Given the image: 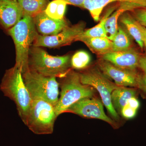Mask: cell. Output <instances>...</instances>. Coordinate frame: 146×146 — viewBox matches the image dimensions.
Returning a JSON list of instances; mask_svg holds the SVG:
<instances>
[{"label":"cell","instance_id":"cell-1","mask_svg":"<svg viewBox=\"0 0 146 146\" xmlns=\"http://www.w3.org/2000/svg\"><path fill=\"white\" fill-rule=\"evenodd\" d=\"M0 89L5 96L14 102L19 117L26 125L32 100L22 72L15 65L5 71L0 84Z\"/></svg>","mask_w":146,"mask_h":146},{"label":"cell","instance_id":"cell-2","mask_svg":"<svg viewBox=\"0 0 146 146\" xmlns=\"http://www.w3.org/2000/svg\"><path fill=\"white\" fill-rule=\"evenodd\" d=\"M13 39L16 49V66L22 74L29 70L28 59L31 47L38 35L33 18L24 16L17 24L7 31Z\"/></svg>","mask_w":146,"mask_h":146},{"label":"cell","instance_id":"cell-3","mask_svg":"<svg viewBox=\"0 0 146 146\" xmlns=\"http://www.w3.org/2000/svg\"><path fill=\"white\" fill-rule=\"evenodd\" d=\"M69 55L54 56L41 47H31L28 59L29 70L47 77H63L70 70Z\"/></svg>","mask_w":146,"mask_h":146},{"label":"cell","instance_id":"cell-4","mask_svg":"<svg viewBox=\"0 0 146 146\" xmlns=\"http://www.w3.org/2000/svg\"><path fill=\"white\" fill-rule=\"evenodd\" d=\"M60 78L62 79L59 83L60 96L54 106L57 117L76 102L92 98L95 90L92 86L82 83L79 74L74 71L70 70Z\"/></svg>","mask_w":146,"mask_h":146},{"label":"cell","instance_id":"cell-5","mask_svg":"<svg viewBox=\"0 0 146 146\" xmlns=\"http://www.w3.org/2000/svg\"><path fill=\"white\" fill-rule=\"evenodd\" d=\"M57 118L53 106L44 100L34 99L25 125L36 135L52 134Z\"/></svg>","mask_w":146,"mask_h":146},{"label":"cell","instance_id":"cell-6","mask_svg":"<svg viewBox=\"0 0 146 146\" xmlns=\"http://www.w3.org/2000/svg\"><path fill=\"white\" fill-rule=\"evenodd\" d=\"M22 75L32 100L40 99L55 106L59 95V84L56 78L45 76L30 70Z\"/></svg>","mask_w":146,"mask_h":146},{"label":"cell","instance_id":"cell-7","mask_svg":"<svg viewBox=\"0 0 146 146\" xmlns=\"http://www.w3.org/2000/svg\"><path fill=\"white\" fill-rule=\"evenodd\" d=\"M82 83L92 86L100 94L103 104L106 108L114 120L119 119L118 113L112 105L111 95L119 86L110 81L99 70L92 69L79 74Z\"/></svg>","mask_w":146,"mask_h":146},{"label":"cell","instance_id":"cell-8","mask_svg":"<svg viewBox=\"0 0 146 146\" xmlns=\"http://www.w3.org/2000/svg\"><path fill=\"white\" fill-rule=\"evenodd\" d=\"M84 23H78L71 27H67L57 34L44 36L38 34L35 40L34 46L53 48L70 44L85 30Z\"/></svg>","mask_w":146,"mask_h":146},{"label":"cell","instance_id":"cell-9","mask_svg":"<svg viewBox=\"0 0 146 146\" xmlns=\"http://www.w3.org/2000/svg\"><path fill=\"white\" fill-rule=\"evenodd\" d=\"M66 112L76 114L80 117L102 120L113 127L116 123L106 114L102 102L97 98H87L80 100L69 107Z\"/></svg>","mask_w":146,"mask_h":146},{"label":"cell","instance_id":"cell-10","mask_svg":"<svg viewBox=\"0 0 146 146\" xmlns=\"http://www.w3.org/2000/svg\"><path fill=\"white\" fill-rule=\"evenodd\" d=\"M98 65L102 72L113 80L118 86H138L139 77L137 76L134 71L121 69L103 60L100 61Z\"/></svg>","mask_w":146,"mask_h":146},{"label":"cell","instance_id":"cell-11","mask_svg":"<svg viewBox=\"0 0 146 146\" xmlns=\"http://www.w3.org/2000/svg\"><path fill=\"white\" fill-rule=\"evenodd\" d=\"M140 54L133 49L119 52H112L103 55L102 59L123 70L134 71L139 66Z\"/></svg>","mask_w":146,"mask_h":146},{"label":"cell","instance_id":"cell-12","mask_svg":"<svg viewBox=\"0 0 146 146\" xmlns=\"http://www.w3.org/2000/svg\"><path fill=\"white\" fill-rule=\"evenodd\" d=\"M23 17L17 0H0V25L8 31Z\"/></svg>","mask_w":146,"mask_h":146},{"label":"cell","instance_id":"cell-13","mask_svg":"<svg viewBox=\"0 0 146 146\" xmlns=\"http://www.w3.org/2000/svg\"><path fill=\"white\" fill-rule=\"evenodd\" d=\"M33 18L37 31L44 36L57 34L68 26V23L64 18L61 20L53 19L47 15L44 11Z\"/></svg>","mask_w":146,"mask_h":146},{"label":"cell","instance_id":"cell-14","mask_svg":"<svg viewBox=\"0 0 146 146\" xmlns=\"http://www.w3.org/2000/svg\"><path fill=\"white\" fill-rule=\"evenodd\" d=\"M144 8L141 5L133 3H121L120 6L107 18L105 25L106 37L111 41L113 40L118 30V21L120 16L124 12L132 11L134 9Z\"/></svg>","mask_w":146,"mask_h":146},{"label":"cell","instance_id":"cell-15","mask_svg":"<svg viewBox=\"0 0 146 146\" xmlns=\"http://www.w3.org/2000/svg\"><path fill=\"white\" fill-rule=\"evenodd\" d=\"M127 12L121 15V22L126 28L129 34L135 39L141 48H143L146 29L141 25Z\"/></svg>","mask_w":146,"mask_h":146},{"label":"cell","instance_id":"cell-16","mask_svg":"<svg viewBox=\"0 0 146 146\" xmlns=\"http://www.w3.org/2000/svg\"><path fill=\"white\" fill-rule=\"evenodd\" d=\"M83 42L93 52L104 55L112 52V41L106 37H84L79 36L75 41Z\"/></svg>","mask_w":146,"mask_h":146},{"label":"cell","instance_id":"cell-17","mask_svg":"<svg viewBox=\"0 0 146 146\" xmlns=\"http://www.w3.org/2000/svg\"><path fill=\"white\" fill-rule=\"evenodd\" d=\"M136 90L133 88L119 86L112 92L111 100L113 107L117 113L121 110L129 100L136 97Z\"/></svg>","mask_w":146,"mask_h":146},{"label":"cell","instance_id":"cell-18","mask_svg":"<svg viewBox=\"0 0 146 146\" xmlns=\"http://www.w3.org/2000/svg\"><path fill=\"white\" fill-rule=\"evenodd\" d=\"M24 16L34 18L44 11L48 4V0H17Z\"/></svg>","mask_w":146,"mask_h":146},{"label":"cell","instance_id":"cell-19","mask_svg":"<svg viewBox=\"0 0 146 146\" xmlns=\"http://www.w3.org/2000/svg\"><path fill=\"white\" fill-rule=\"evenodd\" d=\"M116 2L133 3L139 5L143 7H146V0H96L92 10L89 12L94 21H99L102 11L106 5Z\"/></svg>","mask_w":146,"mask_h":146},{"label":"cell","instance_id":"cell-20","mask_svg":"<svg viewBox=\"0 0 146 146\" xmlns=\"http://www.w3.org/2000/svg\"><path fill=\"white\" fill-rule=\"evenodd\" d=\"M115 9V7L110 9L102 17L100 22L97 25L89 29L85 30L79 36L84 37H106L105 25L107 18Z\"/></svg>","mask_w":146,"mask_h":146},{"label":"cell","instance_id":"cell-21","mask_svg":"<svg viewBox=\"0 0 146 146\" xmlns=\"http://www.w3.org/2000/svg\"><path fill=\"white\" fill-rule=\"evenodd\" d=\"M131 46L129 36L121 28L119 27L117 33L112 41V52L126 50L130 48Z\"/></svg>","mask_w":146,"mask_h":146},{"label":"cell","instance_id":"cell-22","mask_svg":"<svg viewBox=\"0 0 146 146\" xmlns=\"http://www.w3.org/2000/svg\"><path fill=\"white\" fill-rule=\"evenodd\" d=\"M68 4L62 0H54L49 3L44 10L49 17L56 20L64 18L66 6Z\"/></svg>","mask_w":146,"mask_h":146},{"label":"cell","instance_id":"cell-23","mask_svg":"<svg viewBox=\"0 0 146 146\" xmlns=\"http://www.w3.org/2000/svg\"><path fill=\"white\" fill-rule=\"evenodd\" d=\"M91 58L88 53L83 51L76 52L71 59V66L76 70L86 68L90 63Z\"/></svg>","mask_w":146,"mask_h":146},{"label":"cell","instance_id":"cell-24","mask_svg":"<svg viewBox=\"0 0 146 146\" xmlns=\"http://www.w3.org/2000/svg\"><path fill=\"white\" fill-rule=\"evenodd\" d=\"M131 12L135 20L143 27H146V7L137 9Z\"/></svg>","mask_w":146,"mask_h":146},{"label":"cell","instance_id":"cell-25","mask_svg":"<svg viewBox=\"0 0 146 146\" xmlns=\"http://www.w3.org/2000/svg\"><path fill=\"white\" fill-rule=\"evenodd\" d=\"M137 110L126 103L122 108L120 113L126 119H131L135 117Z\"/></svg>","mask_w":146,"mask_h":146},{"label":"cell","instance_id":"cell-26","mask_svg":"<svg viewBox=\"0 0 146 146\" xmlns=\"http://www.w3.org/2000/svg\"><path fill=\"white\" fill-rule=\"evenodd\" d=\"M138 86L146 95V76L145 75L142 77H139Z\"/></svg>","mask_w":146,"mask_h":146},{"label":"cell","instance_id":"cell-27","mask_svg":"<svg viewBox=\"0 0 146 146\" xmlns=\"http://www.w3.org/2000/svg\"><path fill=\"white\" fill-rule=\"evenodd\" d=\"M138 67L143 70L145 74L144 75L146 76V56H141L140 58Z\"/></svg>","mask_w":146,"mask_h":146},{"label":"cell","instance_id":"cell-28","mask_svg":"<svg viewBox=\"0 0 146 146\" xmlns=\"http://www.w3.org/2000/svg\"><path fill=\"white\" fill-rule=\"evenodd\" d=\"M68 4L82 7L84 0H62Z\"/></svg>","mask_w":146,"mask_h":146},{"label":"cell","instance_id":"cell-29","mask_svg":"<svg viewBox=\"0 0 146 146\" xmlns=\"http://www.w3.org/2000/svg\"><path fill=\"white\" fill-rule=\"evenodd\" d=\"M144 45L146 47V29L145 33V41H144Z\"/></svg>","mask_w":146,"mask_h":146}]
</instances>
